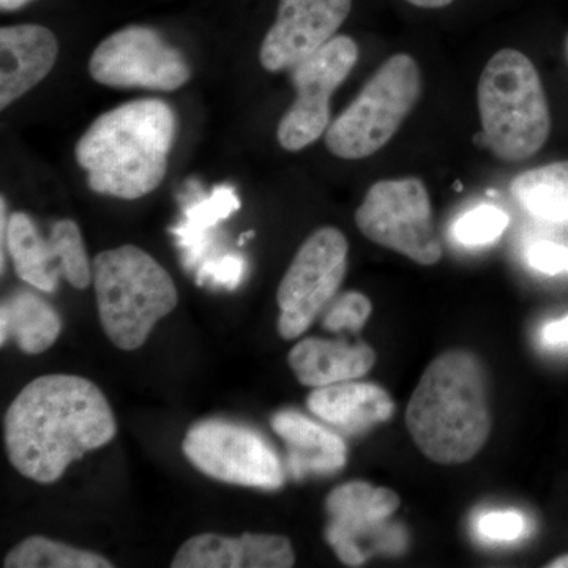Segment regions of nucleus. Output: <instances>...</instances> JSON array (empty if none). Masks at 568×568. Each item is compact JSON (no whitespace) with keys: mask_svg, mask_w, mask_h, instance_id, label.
<instances>
[{"mask_svg":"<svg viewBox=\"0 0 568 568\" xmlns=\"http://www.w3.org/2000/svg\"><path fill=\"white\" fill-rule=\"evenodd\" d=\"M118 435L112 407L92 381L44 375L22 388L3 418L11 466L29 480L55 484L67 467Z\"/></svg>","mask_w":568,"mask_h":568,"instance_id":"nucleus-1","label":"nucleus"},{"mask_svg":"<svg viewBox=\"0 0 568 568\" xmlns=\"http://www.w3.org/2000/svg\"><path fill=\"white\" fill-rule=\"evenodd\" d=\"M406 426L422 454L437 465L470 462L491 433L487 369L476 354L437 355L418 381Z\"/></svg>","mask_w":568,"mask_h":568,"instance_id":"nucleus-2","label":"nucleus"},{"mask_svg":"<svg viewBox=\"0 0 568 568\" xmlns=\"http://www.w3.org/2000/svg\"><path fill=\"white\" fill-rule=\"evenodd\" d=\"M174 133L170 104L136 100L100 115L74 153L93 192L132 201L162 185Z\"/></svg>","mask_w":568,"mask_h":568,"instance_id":"nucleus-3","label":"nucleus"},{"mask_svg":"<svg viewBox=\"0 0 568 568\" xmlns=\"http://www.w3.org/2000/svg\"><path fill=\"white\" fill-rule=\"evenodd\" d=\"M92 283L104 334L129 353L140 349L156 323L179 304L178 287L166 268L134 245L97 254Z\"/></svg>","mask_w":568,"mask_h":568,"instance_id":"nucleus-4","label":"nucleus"},{"mask_svg":"<svg viewBox=\"0 0 568 568\" xmlns=\"http://www.w3.org/2000/svg\"><path fill=\"white\" fill-rule=\"evenodd\" d=\"M485 142L504 162L536 155L549 136L547 97L536 67L517 50L496 52L478 81Z\"/></svg>","mask_w":568,"mask_h":568,"instance_id":"nucleus-5","label":"nucleus"},{"mask_svg":"<svg viewBox=\"0 0 568 568\" xmlns=\"http://www.w3.org/2000/svg\"><path fill=\"white\" fill-rule=\"evenodd\" d=\"M422 92V74L410 55L395 54L366 82L349 106L325 132V145L343 160L375 155L387 144Z\"/></svg>","mask_w":568,"mask_h":568,"instance_id":"nucleus-6","label":"nucleus"},{"mask_svg":"<svg viewBox=\"0 0 568 568\" xmlns=\"http://www.w3.org/2000/svg\"><path fill=\"white\" fill-rule=\"evenodd\" d=\"M182 450L204 476L224 484L272 491L286 478L268 440L252 426L226 418L194 424L183 437Z\"/></svg>","mask_w":568,"mask_h":568,"instance_id":"nucleus-7","label":"nucleus"},{"mask_svg":"<svg viewBox=\"0 0 568 568\" xmlns=\"http://www.w3.org/2000/svg\"><path fill=\"white\" fill-rule=\"evenodd\" d=\"M355 224L368 241L414 263L433 265L443 257L428 190L418 179L376 182L355 212Z\"/></svg>","mask_w":568,"mask_h":568,"instance_id":"nucleus-8","label":"nucleus"},{"mask_svg":"<svg viewBox=\"0 0 568 568\" xmlns=\"http://www.w3.org/2000/svg\"><path fill=\"white\" fill-rule=\"evenodd\" d=\"M399 506L402 499L395 491L368 481H347L332 489L324 504V537L336 558L347 567H361L375 552H402L405 534L388 528Z\"/></svg>","mask_w":568,"mask_h":568,"instance_id":"nucleus-9","label":"nucleus"},{"mask_svg":"<svg viewBox=\"0 0 568 568\" xmlns=\"http://www.w3.org/2000/svg\"><path fill=\"white\" fill-rule=\"evenodd\" d=\"M347 252L345 234L332 226L321 227L302 244L276 293L282 338L304 335L332 304L346 276Z\"/></svg>","mask_w":568,"mask_h":568,"instance_id":"nucleus-10","label":"nucleus"},{"mask_svg":"<svg viewBox=\"0 0 568 568\" xmlns=\"http://www.w3.org/2000/svg\"><path fill=\"white\" fill-rule=\"evenodd\" d=\"M358 59L357 43L351 37L336 36L315 54L293 69L295 102L280 121V145L298 152L320 140L331 125V99L349 77Z\"/></svg>","mask_w":568,"mask_h":568,"instance_id":"nucleus-11","label":"nucleus"},{"mask_svg":"<svg viewBox=\"0 0 568 568\" xmlns=\"http://www.w3.org/2000/svg\"><path fill=\"white\" fill-rule=\"evenodd\" d=\"M89 71L108 88L164 92L178 91L192 77L185 55L144 26H130L104 39L93 51Z\"/></svg>","mask_w":568,"mask_h":568,"instance_id":"nucleus-12","label":"nucleus"},{"mask_svg":"<svg viewBox=\"0 0 568 568\" xmlns=\"http://www.w3.org/2000/svg\"><path fill=\"white\" fill-rule=\"evenodd\" d=\"M353 0H280L278 14L261 44L267 71L291 70L334 39Z\"/></svg>","mask_w":568,"mask_h":568,"instance_id":"nucleus-13","label":"nucleus"},{"mask_svg":"<svg viewBox=\"0 0 568 568\" xmlns=\"http://www.w3.org/2000/svg\"><path fill=\"white\" fill-rule=\"evenodd\" d=\"M7 248L22 282L51 294L59 278L80 264L82 235L73 220H59L44 239L28 213L17 212L10 215Z\"/></svg>","mask_w":568,"mask_h":568,"instance_id":"nucleus-14","label":"nucleus"},{"mask_svg":"<svg viewBox=\"0 0 568 568\" xmlns=\"http://www.w3.org/2000/svg\"><path fill=\"white\" fill-rule=\"evenodd\" d=\"M295 552L290 538L275 534L239 537L200 534L175 552L173 568H290Z\"/></svg>","mask_w":568,"mask_h":568,"instance_id":"nucleus-15","label":"nucleus"},{"mask_svg":"<svg viewBox=\"0 0 568 568\" xmlns=\"http://www.w3.org/2000/svg\"><path fill=\"white\" fill-rule=\"evenodd\" d=\"M58 55V39L43 26L0 29V108L6 110L43 81Z\"/></svg>","mask_w":568,"mask_h":568,"instance_id":"nucleus-16","label":"nucleus"},{"mask_svg":"<svg viewBox=\"0 0 568 568\" xmlns=\"http://www.w3.org/2000/svg\"><path fill=\"white\" fill-rule=\"evenodd\" d=\"M272 428L287 448V467L295 480L328 476L346 466L347 447L336 433L294 409H282L271 418Z\"/></svg>","mask_w":568,"mask_h":568,"instance_id":"nucleus-17","label":"nucleus"},{"mask_svg":"<svg viewBox=\"0 0 568 568\" xmlns=\"http://www.w3.org/2000/svg\"><path fill=\"white\" fill-rule=\"evenodd\" d=\"M287 364L302 386L317 388L365 376L376 353L364 342L305 338L291 349Z\"/></svg>","mask_w":568,"mask_h":568,"instance_id":"nucleus-18","label":"nucleus"},{"mask_svg":"<svg viewBox=\"0 0 568 568\" xmlns=\"http://www.w3.org/2000/svg\"><path fill=\"white\" fill-rule=\"evenodd\" d=\"M310 413L342 432L355 435L394 416L390 394L377 384L346 383L317 387L306 398Z\"/></svg>","mask_w":568,"mask_h":568,"instance_id":"nucleus-19","label":"nucleus"},{"mask_svg":"<svg viewBox=\"0 0 568 568\" xmlns=\"http://www.w3.org/2000/svg\"><path fill=\"white\" fill-rule=\"evenodd\" d=\"M62 331V320L50 302L31 291H17L0 306V343L9 339L24 354L50 349Z\"/></svg>","mask_w":568,"mask_h":568,"instance_id":"nucleus-20","label":"nucleus"},{"mask_svg":"<svg viewBox=\"0 0 568 568\" xmlns=\"http://www.w3.org/2000/svg\"><path fill=\"white\" fill-rule=\"evenodd\" d=\"M510 192L534 219L568 230V162L525 171L514 179Z\"/></svg>","mask_w":568,"mask_h":568,"instance_id":"nucleus-21","label":"nucleus"},{"mask_svg":"<svg viewBox=\"0 0 568 568\" xmlns=\"http://www.w3.org/2000/svg\"><path fill=\"white\" fill-rule=\"evenodd\" d=\"M241 209L235 190L230 185L216 186L211 196L186 209L185 219L173 227L178 244L183 250L186 267H194L211 245V231Z\"/></svg>","mask_w":568,"mask_h":568,"instance_id":"nucleus-22","label":"nucleus"},{"mask_svg":"<svg viewBox=\"0 0 568 568\" xmlns=\"http://www.w3.org/2000/svg\"><path fill=\"white\" fill-rule=\"evenodd\" d=\"M6 568H112L114 564L97 552L32 536L17 545L3 559Z\"/></svg>","mask_w":568,"mask_h":568,"instance_id":"nucleus-23","label":"nucleus"},{"mask_svg":"<svg viewBox=\"0 0 568 568\" xmlns=\"http://www.w3.org/2000/svg\"><path fill=\"white\" fill-rule=\"evenodd\" d=\"M508 226V215L496 205L481 204L463 213L452 227L459 245L485 246L496 242Z\"/></svg>","mask_w":568,"mask_h":568,"instance_id":"nucleus-24","label":"nucleus"},{"mask_svg":"<svg viewBox=\"0 0 568 568\" xmlns=\"http://www.w3.org/2000/svg\"><path fill=\"white\" fill-rule=\"evenodd\" d=\"M373 305L369 298L357 291H349L332 301L327 312L324 313L323 327L327 332H358L364 328L372 315Z\"/></svg>","mask_w":568,"mask_h":568,"instance_id":"nucleus-25","label":"nucleus"},{"mask_svg":"<svg viewBox=\"0 0 568 568\" xmlns=\"http://www.w3.org/2000/svg\"><path fill=\"white\" fill-rule=\"evenodd\" d=\"M477 536L491 544H511L528 536L529 521L517 510H489L476 519Z\"/></svg>","mask_w":568,"mask_h":568,"instance_id":"nucleus-26","label":"nucleus"},{"mask_svg":"<svg viewBox=\"0 0 568 568\" xmlns=\"http://www.w3.org/2000/svg\"><path fill=\"white\" fill-rule=\"evenodd\" d=\"M246 261L241 254L207 257L196 272L197 286L205 283L234 291L244 282Z\"/></svg>","mask_w":568,"mask_h":568,"instance_id":"nucleus-27","label":"nucleus"},{"mask_svg":"<svg viewBox=\"0 0 568 568\" xmlns=\"http://www.w3.org/2000/svg\"><path fill=\"white\" fill-rule=\"evenodd\" d=\"M526 263L540 274H568V245L555 241H536L526 248Z\"/></svg>","mask_w":568,"mask_h":568,"instance_id":"nucleus-28","label":"nucleus"},{"mask_svg":"<svg viewBox=\"0 0 568 568\" xmlns=\"http://www.w3.org/2000/svg\"><path fill=\"white\" fill-rule=\"evenodd\" d=\"M541 343L548 347L568 346V316L551 321L541 328Z\"/></svg>","mask_w":568,"mask_h":568,"instance_id":"nucleus-29","label":"nucleus"},{"mask_svg":"<svg viewBox=\"0 0 568 568\" xmlns=\"http://www.w3.org/2000/svg\"><path fill=\"white\" fill-rule=\"evenodd\" d=\"M9 220L10 215L7 213V201L2 197L0 201V271L6 272L7 264V239H9Z\"/></svg>","mask_w":568,"mask_h":568,"instance_id":"nucleus-30","label":"nucleus"},{"mask_svg":"<svg viewBox=\"0 0 568 568\" xmlns=\"http://www.w3.org/2000/svg\"><path fill=\"white\" fill-rule=\"evenodd\" d=\"M407 2L420 7V9H443V7L450 6L454 0H407Z\"/></svg>","mask_w":568,"mask_h":568,"instance_id":"nucleus-31","label":"nucleus"},{"mask_svg":"<svg viewBox=\"0 0 568 568\" xmlns=\"http://www.w3.org/2000/svg\"><path fill=\"white\" fill-rule=\"evenodd\" d=\"M31 2L32 0H0V9H2V11L20 10Z\"/></svg>","mask_w":568,"mask_h":568,"instance_id":"nucleus-32","label":"nucleus"},{"mask_svg":"<svg viewBox=\"0 0 568 568\" xmlns=\"http://www.w3.org/2000/svg\"><path fill=\"white\" fill-rule=\"evenodd\" d=\"M549 568H568V555L560 556V558L551 560V562L548 564Z\"/></svg>","mask_w":568,"mask_h":568,"instance_id":"nucleus-33","label":"nucleus"},{"mask_svg":"<svg viewBox=\"0 0 568 568\" xmlns=\"http://www.w3.org/2000/svg\"><path fill=\"white\" fill-rule=\"evenodd\" d=\"M254 237V231H248V233H244L241 235V239H239V245H244L245 241H248V239Z\"/></svg>","mask_w":568,"mask_h":568,"instance_id":"nucleus-34","label":"nucleus"}]
</instances>
